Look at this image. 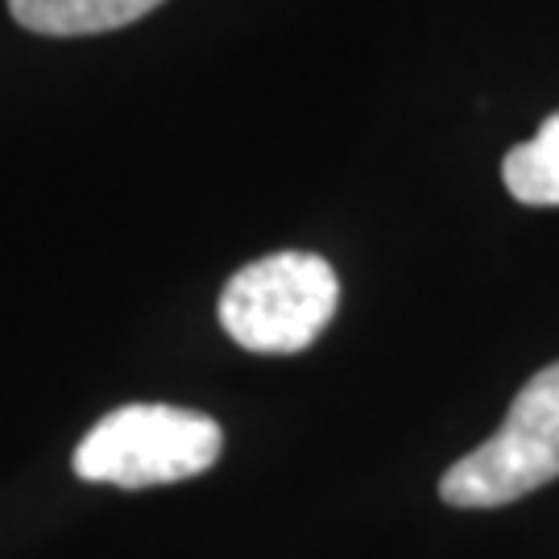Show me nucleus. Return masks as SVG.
Returning <instances> with one entry per match:
<instances>
[{"instance_id": "obj_5", "label": "nucleus", "mask_w": 559, "mask_h": 559, "mask_svg": "<svg viewBox=\"0 0 559 559\" xmlns=\"http://www.w3.org/2000/svg\"><path fill=\"white\" fill-rule=\"evenodd\" d=\"M506 191L531 207H559V112L539 124L531 141L501 158Z\"/></svg>"}, {"instance_id": "obj_1", "label": "nucleus", "mask_w": 559, "mask_h": 559, "mask_svg": "<svg viewBox=\"0 0 559 559\" xmlns=\"http://www.w3.org/2000/svg\"><path fill=\"white\" fill-rule=\"evenodd\" d=\"M221 448L224 431L212 415L166 402H129L83 436L71 468L92 485L150 489L207 473L221 460Z\"/></svg>"}, {"instance_id": "obj_2", "label": "nucleus", "mask_w": 559, "mask_h": 559, "mask_svg": "<svg viewBox=\"0 0 559 559\" xmlns=\"http://www.w3.org/2000/svg\"><path fill=\"white\" fill-rule=\"evenodd\" d=\"M336 307V270L316 253L295 249L249 261L221 290L224 332L261 357H290L311 348Z\"/></svg>"}, {"instance_id": "obj_4", "label": "nucleus", "mask_w": 559, "mask_h": 559, "mask_svg": "<svg viewBox=\"0 0 559 559\" xmlns=\"http://www.w3.org/2000/svg\"><path fill=\"white\" fill-rule=\"evenodd\" d=\"M162 0H9V13L21 29L46 38H83L124 29L154 13Z\"/></svg>"}, {"instance_id": "obj_3", "label": "nucleus", "mask_w": 559, "mask_h": 559, "mask_svg": "<svg viewBox=\"0 0 559 559\" xmlns=\"http://www.w3.org/2000/svg\"><path fill=\"white\" fill-rule=\"evenodd\" d=\"M559 477V360L519 390L510 415L489 440L460 456L440 480L456 510H493Z\"/></svg>"}]
</instances>
